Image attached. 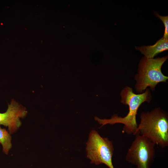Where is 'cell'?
<instances>
[{
	"mask_svg": "<svg viewBox=\"0 0 168 168\" xmlns=\"http://www.w3.org/2000/svg\"><path fill=\"white\" fill-rule=\"evenodd\" d=\"M168 58V56L156 58L144 57L139 64L138 73L135 77L136 83L135 86L137 92L142 93L148 87L154 91L157 85L166 82L168 77L162 72L161 68Z\"/></svg>",
	"mask_w": 168,
	"mask_h": 168,
	"instance_id": "3",
	"label": "cell"
},
{
	"mask_svg": "<svg viewBox=\"0 0 168 168\" xmlns=\"http://www.w3.org/2000/svg\"><path fill=\"white\" fill-rule=\"evenodd\" d=\"M154 14L156 17L161 20L164 24L165 30L162 37L165 39L168 38V16H161L156 12H154Z\"/></svg>",
	"mask_w": 168,
	"mask_h": 168,
	"instance_id": "9",
	"label": "cell"
},
{
	"mask_svg": "<svg viewBox=\"0 0 168 168\" xmlns=\"http://www.w3.org/2000/svg\"><path fill=\"white\" fill-rule=\"evenodd\" d=\"M135 135L126 154V160L137 168H150L156 154L155 144L138 133Z\"/></svg>",
	"mask_w": 168,
	"mask_h": 168,
	"instance_id": "5",
	"label": "cell"
},
{
	"mask_svg": "<svg viewBox=\"0 0 168 168\" xmlns=\"http://www.w3.org/2000/svg\"><path fill=\"white\" fill-rule=\"evenodd\" d=\"M120 96L121 103L128 105L129 107L128 112L126 116L122 117L115 114L110 119H100L95 117V119L101 125V127L107 124H122L124 125L123 132L128 134L134 135L138 125L136 121L138 110L142 103L145 102H149L151 100L150 91L147 88L145 92L136 94L132 88L126 86L121 91Z\"/></svg>",
	"mask_w": 168,
	"mask_h": 168,
	"instance_id": "1",
	"label": "cell"
},
{
	"mask_svg": "<svg viewBox=\"0 0 168 168\" xmlns=\"http://www.w3.org/2000/svg\"><path fill=\"white\" fill-rule=\"evenodd\" d=\"M12 137L8 132L0 126V143L2 147L3 152L7 154L12 147Z\"/></svg>",
	"mask_w": 168,
	"mask_h": 168,
	"instance_id": "8",
	"label": "cell"
},
{
	"mask_svg": "<svg viewBox=\"0 0 168 168\" xmlns=\"http://www.w3.org/2000/svg\"><path fill=\"white\" fill-rule=\"evenodd\" d=\"M27 113L24 107L12 100L8 105L7 111L3 113H0V125L7 127L9 133H13L21 124L20 118H24Z\"/></svg>",
	"mask_w": 168,
	"mask_h": 168,
	"instance_id": "6",
	"label": "cell"
},
{
	"mask_svg": "<svg viewBox=\"0 0 168 168\" xmlns=\"http://www.w3.org/2000/svg\"><path fill=\"white\" fill-rule=\"evenodd\" d=\"M86 145V156L91 163L104 164L109 168H114L112 161L114 148L112 141L93 130L89 134Z\"/></svg>",
	"mask_w": 168,
	"mask_h": 168,
	"instance_id": "4",
	"label": "cell"
},
{
	"mask_svg": "<svg viewBox=\"0 0 168 168\" xmlns=\"http://www.w3.org/2000/svg\"><path fill=\"white\" fill-rule=\"evenodd\" d=\"M134 135L138 133L155 145L164 148L168 146V115L160 108L142 112Z\"/></svg>",
	"mask_w": 168,
	"mask_h": 168,
	"instance_id": "2",
	"label": "cell"
},
{
	"mask_svg": "<svg viewBox=\"0 0 168 168\" xmlns=\"http://www.w3.org/2000/svg\"><path fill=\"white\" fill-rule=\"evenodd\" d=\"M135 49L139 51L145 57L153 58L158 54L168 49V38L162 37L152 45L135 47Z\"/></svg>",
	"mask_w": 168,
	"mask_h": 168,
	"instance_id": "7",
	"label": "cell"
}]
</instances>
